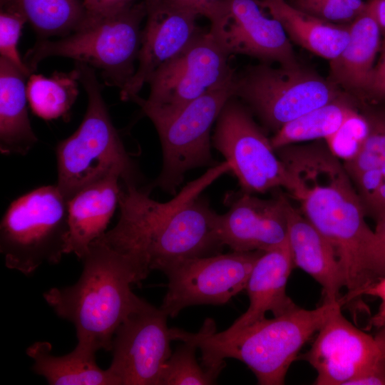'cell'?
<instances>
[{"label":"cell","mask_w":385,"mask_h":385,"mask_svg":"<svg viewBox=\"0 0 385 385\" xmlns=\"http://www.w3.org/2000/svg\"><path fill=\"white\" fill-rule=\"evenodd\" d=\"M279 194L262 199L244 192L218 215L222 244L234 252L267 251L284 242L288 236L286 202Z\"/></svg>","instance_id":"obj_17"},{"label":"cell","mask_w":385,"mask_h":385,"mask_svg":"<svg viewBox=\"0 0 385 385\" xmlns=\"http://www.w3.org/2000/svg\"><path fill=\"white\" fill-rule=\"evenodd\" d=\"M0 5L20 11L39 39L69 35L82 26L86 14L81 0H0Z\"/></svg>","instance_id":"obj_25"},{"label":"cell","mask_w":385,"mask_h":385,"mask_svg":"<svg viewBox=\"0 0 385 385\" xmlns=\"http://www.w3.org/2000/svg\"><path fill=\"white\" fill-rule=\"evenodd\" d=\"M381 170L379 187L371 201L366 205V212H369L376 218L385 213V169Z\"/></svg>","instance_id":"obj_38"},{"label":"cell","mask_w":385,"mask_h":385,"mask_svg":"<svg viewBox=\"0 0 385 385\" xmlns=\"http://www.w3.org/2000/svg\"><path fill=\"white\" fill-rule=\"evenodd\" d=\"M286 212L287 237L294 267L319 283L324 302H339V292L345 287V281L334 247L288 200Z\"/></svg>","instance_id":"obj_20"},{"label":"cell","mask_w":385,"mask_h":385,"mask_svg":"<svg viewBox=\"0 0 385 385\" xmlns=\"http://www.w3.org/2000/svg\"><path fill=\"white\" fill-rule=\"evenodd\" d=\"M146 15L145 0L105 15L86 14L82 26L69 35L39 39L24 61L34 73L46 58H69L98 69L106 85L121 90L135 72Z\"/></svg>","instance_id":"obj_6"},{"label":"cell","mask_w":385,"mask_h":385,"mask_svg":"<svg viewBox=\"0 0 385 385\" xmlns=\"http://www.w3.org/2000/svg\"><path fill=\"white\" fill-rule=\"evenodd\" d=\"M146 22L135 72L120 90L123 101H131L165 63L181 52L202 30L195 13L170 5L162 0H145Z\"/></svg>","instance_id":"obj_16"},{"label":"cell","mask_w":385,"mask_h":385,"mask_svg":"<svg viewBox=\"0 0 385 385\" xmlns=\"http://www.w3.org/2000/svg\"><path fill=\"white\" fill-rule=\"evenodd\" d=\"M379 329L374 339L381 351L385 354V324Z\"/></svg>","instance_id":"obj_41"},{"label":"cell","mask_w":385,"mask_h":385,"mask_svg":"<svg viewBox=\"0 0 385 385\" xmlns=\"http://www.w3.org/2000/svg\"><path fill=\"white\" fill-rule=\"evenodd\" d=\"M68 200L57 185L41 186L14 200L0 224V252L6 266L25 275L66 254Z\"/></svg>","instance_id":"obj_7"},{"label":"cell","mask_w":385,"mask_h":385,"mask_svg":"<svg viewBox=\"0 0 385 385\" xmlns=\"http://www.w3.org/2000/svg\"><path fill=\"white\" fill-rule=\"evenodd\" d=\"M164 365L159 385H208L215 384L220 371L198 364L195 342H183Z\"/></svg>","instance_id":"obj_28"},{"label":"cell","mask_w":385,"mask_h":385,"mask_svg":"<svg viewBox=\"0 0 385 385\" xmlns=\"http://www.w3.org/2000/svg\"><path fill=\"white\" fill-rule=\"evenodd\" d=\"M257 0H219L210 33L229 56L245 55L262 63L299 65L281 24L268 17Z\"/></svg>","instance_id":"obj_14"},{"label":"cell","mask_w":385,"mask_h":385,"mask_svg":"<svg viewBox=\"0 0 385 385\" xmlns=\"http://www.w3.org/2000/svg\"><path fill=\"white\" fill-rule=\"evenodd\" d=\"M369 133L358 154L344 166L351 179L360 173L385 169V115L366 114Z\"/></svg>","instance_id":"obj_29"},{"label":"cell","mask_w":385,"mask_h":385,"mask_svg":"<svg viewBox=\"0 0 385 385\" xmlns=\"http://www.w3.org/2000/svg\"><path fill=\"white\" fill-rule=\"evenodd\" d=\"M356 110L343 96L287 123L270 139L276 150L296 143L325 140L342 126Z\"/></svg>","instance_id":"obj_26"},{"label":"cell","mask_w":385,"mask_h":385,"mask_svg":"<svg viewBox=\"0 0 385 385\" xmlns=\"http://www.w3.org/2000/svg\"><path fill=\"white\" fill-rule=\"evenodd\" d=\"M335 83L315 72L294 66L274 68L262 63L237 73L235 96L270 130L342 96Z\"/></svg>","instance_id":"obj_9"},{"label":"cell","mask_w":385,"mask_h":385,"mask_svg":"<svg viewBox=\"0 0 385 385\" xmlns=\"http://www.w3.org/2000/svg\"><path fill=\"white\" fill-rule=\"evenodd\" d=\"M338 303L324 302L314 309L297 306L233 332H216L215 322L208 319L196 333L170 328V336L172 340L195 342L205 368L221 371L225 359H235L247 366L258 384L281 385L302 347Z\"/></svg>","instance_id":"obj_4"},{"label":"cell","mask_w":385,"mask_h":385,"mask_svg":"<svg viewBox=\"0 0 385 385\" xmlns=\"http://www.w3.org/2000/svg\"><path fill=\"white\" fill-rule=\"evenodd\" d=\"M229 171L227 162L217 164L166 202L150 198V190L123 185L120 217L106 240L148 270L163 273L183 260L220 254L219 214L201 192Z\"/></svg>","instance_id":"obj_2"},{"label":"cell","mask_w":385,"mask_h":385,"mask_svg":"<svg viewBox=\"0 0 385 385\" xmlns=\"http://www.w3.org/2000/svg\"><path fill=\"white\" fill-rule=\"evenodd\" d=\"M110 174L80 189L68 200V238L66 254L80 260L90 245L106 233L119 205L122 184Z\"/></svg>","instance_id":"obj_19"},{"label":"cell","mask_w":385,"mask_h":385,"mask_svg":"<svg viewBox=\"0 0 385 385\" xmlns=\"http://www.w3.org/2000/svg\"><path fill=\"white\" fill-rule=\"evenodd\" d=\"M79 73L54 71L51 76L32 73L26 83L32 112L44 120L65 118L78 95Z\"/></svg>","instance_id":"obj_27"},{"label":"cell","mask_w":385,"mask_h":385,"mask_svg":"<svg viewBox=\"0 0 385 385\" xmlns=\"http://www.w3.org/2000/svg\"><path fill=\"white\" fill-rule=\"evenodd\" d=\"M26 16L18 9L11 6L1 7L0 11V57H2L29 77L33 72L20 57L18 43Z\"/></svg>","instance_id":"obj_31"},{"label":"cell","mask_w":385,"mask_h":385,"mask_svg":"<svg viewBox=\"0 0 385 385\" xmlns=\"http://www.w3.org/2000/svg\"><path fill=\"white\" fill-rule=\"evenodd\" d=\"M349 41L329 61L331 81L351 92L366 91L381 47V29L367 6L349 24Z\"/></svg>","instance_id":"obj_21"},{"label":"cell","mask_w":385,"mask_h":385,"mask_svg":"<svg viewBox=\"0 0 385 385\" xmlns=\"http://www.w3.org/2000/svg\"><path fill=\"white\" fill-rule=\"evenodd\" d=\"M168 317L160 307L148 302L119 325L108 368L116 385H159L172 354Z\"/></svg>","instance_id":"obj_13"},{"label":"cell","mask_w":385,"mask_h":385,"mask_svg":"<svg viewBox=\"0 0 385 385\" xmlns=\"http://www.w3.org/2000/svg\"><path fill=\"white\" fill-rule=\"evenodd\" d=\"M213 146L231 165L245 192L263 193L291 187L284 163L250 111L235 96L225 104L215 122Z\"/></svg>","instance_id":"obj_11"},{"label":"cell","mask_w":385,"mask_h":385,"mask_svg":"<svg viewBox=\"0 0 385 385\" xmlns=\"http://www.w3.org/2000/svg\"><path fill=\"white\" fill-rule=\"evenodd\" d=\"M290 176L289 192L301 212L334 247L344 276L347 303L376 282L371 252L374 233L344 164L325 141L289 145L276 150Z\"/></svg>","instance_id":"obj_1"},{"label":"cell","mask_w":385,"mask_h":385,"mask_svg":"<svg viewBox=\"0 0 385 385\" xmlns=\"http://www.w3.org/2000/svg\"><path fill=\"white\" fill-rule=\"evenodd\" d=\"M27 78L0 57V152L5 155H25L38 142L28 115Z\"/></svg>","instance_id":"obj_23"},{"label":"cell","mask_w":385,"mask_h":385,"mask_svg":"<svg viewBox=\"0 0 385 385\" xmlns=\"http://www.w3.org/2000/svg\"><path fill=\"white\" fill-rule=\"evenodd\" d=\"M346 385H385V356L349 380Z\"/></svg>","instance_id":"obj_33"},{"label":"cell","mask_w":385,"mask_h":385,"mask_svg":"<svg viewBox=\"0 0 385 385\" xmlns=\"http://www.w3.org/2000/svg\"><path fill=\"white\" fill-rule=\"evenodd\" d=\"M371 266L376 281L385 276V213L376 218Z\"/></svg>","instance_id":"obj_32"},{"label":"cell","mask_w":385,"mask_h":385,"mask_svg":"<svg viewBox=\"0 0 385 385\" xmlns=\"http://www.w3.org/2000/svg\"><path fill=\"white\" fill-rule=\"evenodd\" d=\"M209 31L200 32L181 52L150 78L145 99L135 96L148 117L175 113L204 93L235 78L237 71Z\"/></svg>","instance_id":"obj_10"},{"label":"cell","mask_w":385,"mask_h":385,"mask_svg":"<svg viewBox=\"0 0 385 385\" xmlns=\"http://www.w3.org/2000/svg\"><path fill=\"white\" fill-rule=\"evenodd\" d=\"M330 2H338V3H346L352 7L355 8L356 9L359 10V11H363L366 6V3H365L363 0H323Z\"/></svg>","instance_id":"obj_40"},{"label":"cell","mask_w":385,"mask_h":385,"mask_svg":"<svg viewBox=\"0 0 385 385\" xmlns=\"http://www.w3.org/2000/svg\"><path fill=\"white\" fill-rule=\"evenodd\" d=\"M381 48L379 61L374 66L366 91L385 97V34Z\"/></svg>","instance_id":"obj_37"},{"label":"cell","mask_w":385,"mask_h":385,"mask_svg":"<svg viewBox=\"0 0 385 385\" xmlns=\"http://www.w3.org/2000/svg\"><path fill=\"white\" fill-rule=\"evenodd\" d=\"M362 295L377 297L381 304L377 313L372 317L371 323L380 328L385 324V276L369 285L361 292Z\"/></svg>","instance_id":"obj_36"},{"label":"cell","mask_w":385,"mask_h":385,"mask_svg":"<svg viewBox=\"0 0 385 385\" xmlns=\"http://www.w3.org/2000/svg\"><path fill=\"white\" fill-rule=\"evenodd\" d=\"M294 267L288 237L282 245L264 252L256 261L246 285L250 300L247 309L224 331L233 332L248 327L265 319L267 312L277 317L296 307L286 292Z\"/></svg>","instance_id":"obj_18"},{"label":"cell","mask_w":385,"mask_h":385,"mask_svg":"<svg viewBox=\"0 0 385 385\" xmlns=\"http://www.w3.org/2000/svg\"><path fill=\"white\" fill-rule=\"evenodd\" d=\"M264 251L234 252L188 259L168 269V290L160 308L170 317L199 304L221 305L245 290Z\"/></svg>","instance_id":"obj_12"},{"label":"cell","mask_w":385,"mask_h":385,"mask_svg":"<svg viewBox=\"0 0 385 385\" xmlns=\"http://www.w3.org/2000/svg\"><path fill=\"white\" fill-rule=\"evenodd\" d=\"M236 77L237 74L175 113L148 116L158 132L163 153L162 169L150 189L158 187L174 195L188 171L217 165L211 154L210 132L226 102L235 96Z\"/></svg>","instance_id":"obj_8"},{"label":"cell","mask_w":385,"mask_h":385,"mask_svg":"<svg viewBox=\"0 0 385 385\" xmlns=\"http://www.w3.org/2000/svg\"><path fill=\"white\" fill-rule=\"evenodd\" d=\"M369 130L364 114L355 111L331 136L324 140L330 152L338 159L346 162L359 152Z\"/></svg>","instance_id":"obj_30"},{"label":"cell","mask_w":385,"mask_h":385,"mask_svg":"<svg viewBox=\"0 0 385 385\" xmlns=\"http://www.w3.org/2000/svg\"><path fill=\"white\" fill-rule=\"evenodd\" d=\"M366 4L381 31L385 34V0H371Z\"/></svg>","instance_id":"obj_39"},{"label":"cell","mask_w":385,"mask_h":385,"mask_svg":"<svg viewBox=\"0 0 385 385\" xmlns=\"http://www.w3.org/2000/svg\"><path fill=\"white\" fill-rule=\"evenodd\" d=\"M384 356L374 337L344 317L339 302L318 330L304 359L317 373L314 384L346 385Z\"/></svg>","instance_id":"obj_15"},{"label":"cell","mask_w":385,"mask_h":385,"mask_svg":"<svg viewBox=\"0 0 385 385\" xmlns=\"http://www.w3.org/2000/svg\"><path fill=\"white\" fill-rule=\"evenodd\" d=\"M83 267L73 285L43 294L48 304L76 328L78 350L95 355L112 350L119 325L148 302L131 289L150 273L130 255L98 238L81 258Z\"/></svg>","instance_id":"obj_3"},{"label":"cell","mask_w":385,"mask_h":385,"mask_svg":"<svg viewBox=\"0 0 385 385\" xmlns=\"http://www.w3.org/2000/svg\"><path fill=\"white\" fill-rule=\"evenodd\" d=\"M257 1L281 24L290 41L329 61L341 53L349 41V24L343 26L324 21L288 0Z\"/></svg>","instance_id":"obj_22"},{"label":"cell","mask_w":385,"mask_h":385,"mask_svg":"<svg viewBox=\"0 0 385 385\" xmlns=\"http://www.w3.org/2000/svg\"><path fill=\"white\" fill-rule=\"evenodd\" d=\"M170 5L192 11L210 20L215 14L219 0H162Z\"/></svg>","instance_id":"obj_35"},{"label":"cell","mask_w":385,"mask_h":385,"mask_svg":"<svg viewBox=\"0 0 385 385\" xmlns=\"http://www.w3.org/2000/svg\"><path fill=\"white\" fill-rule=\"evenodd\" d=\"M137 0H83L87 16H101L121 9Z\"/></svg>","instance_id":"obj_34"},{"label":"cell","mask_w":385,"mask_h":385,"mask_svg":"<svg viewBox=\"0 0 385 385\" xmlns=\"http://www.w3.org/2000/svg\"><path fill=\"white\" fill-rule=\"evenodd\" d=\"M51 344L36 342L26 354L34 363L33 371L43 376L51 385H116L108 369H101L96 356L76 348L70 353L57 356L51 354Z\"/></svg>","instance_id":"obj_24"},{"label":"cell","mask_w":385,"mask_h":385,"mask_svg":"<svg viewBox=\"0 0 385 385\" xmlns=\"http://www.w3.org/2000/svg\"><path fill=\"white\" fill-rule=\"evenodd\" d=\"M75 67L88 105L77 130L56 145L58 189L68 200L84 186L110 174L118 175L123 185L138 186L139 170L112 123L94 68L78 61Z\"/></svg>","instance_id":"obj_5"}]
</instances>
